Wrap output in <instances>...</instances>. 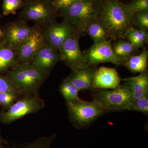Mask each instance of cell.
Returning a JSON list of instances; mask_svg holds the SVG:
<instances>
[{
	"label": "cell",
	"mask_w": 148,
	"mask_h": 148,
	"mask_svg": "<svg viewBox=\"0 0 148 148\" xmlns=\"http://www.w3.org/2000/svg\"><path fill=\"white\" fill-rule=\"evenodd\" d=\"M98 18L106 28L110 40L125 39L133 27L132 15L126 6L116 0H109L100 8Z\"/></svg>",
	"instance_id": "1"
},
{
	"label": "cell",
	"mask_w": 148,
	"mask_h": 148,
	"mask_svg": "<svg viewBox=\"0 0 148 148\" xmlns=\"http://www.w3.org/2000/svg\"><path fill=\"white\" fill-rule=\"evenodd\" d=\"M99 9L92 0H79L60 11L64 20L73 26L82 36L86 34L89 23L98 18Z\"/></svg>",
	"instance_id": "2"
},
{
	"label": "cell",
	"mask_w": 148,
	"mask_h": 148,
	"mask_svg": "<svg viewBox=\"0 0 148 148\" xmlns=\"http://www.w3.org/2000/svg\"><path fill=\"white\" fill-rule=\"evenodd\" d=\"M48 73L34 69L31 64L18 65L10 70L9 77L20 93L31 95L36 94Z\"/></svg>",
	"instance_id": "3"
},
{
	"label": "cell",
	"mask_w": 148,
	"mask_h": 148,
	"mask_svg": "<svg viewBox=\"0 0 148 148\" xmlns=\"http://www.w3.org/2000/svg\"><path fill=\"white\" fill-rule=\"evenodd\" d=\"M19 18L43 29L55 21L57 10L51 0H25Z\"/></svg>",
	"instance_id": "4"
},
{
	"label": "cell",
	"mask_w": 148,
	"mask_h": 148,
	"mask_svg": "<svg viewBox=\"0 0 148 148\" xmlns=\"http://www.w3.org/2000/svg\"><path fill=\"white\" fill-rule=\"evenodd\" d=\"M95 91L93 100L99 104L106 113L129 111L132 101V93L124 84L115 89Z\"/></svg>",
	"instance_id": "5"
},
{
	"label": "cell",
	"mask_w": 148,
	"mask_h": 148,
	"mask_svg": "<svg viewBox=\"0 0 148 148\" xmlns=\"http://www.w3.org/2000/svg\"><path fill=\"white\" fill-rule=\"evenodd\" d=\"M69 115L78 128H85L90 125L99 118L106 114L95 100L86 101L81 99L66 102Z\"/></svg>",
	"instance_id": "6"
},
{
	"label": "cell",
	"mask_w": 148,
	"mask_h": 148,
	"mask_svg": "<svg viewBox=\"0 0 148 148\" xmlns=\"http://www.w3.org/2000/svg\"><path fill=\"white\" fill-rule=\"evenodd\" d=\"M44 101L36 95H27L12 104L6 112L0 114L2 122L8 124L44 108Z\"/></svg>",
	"instance_id": "7"
},
{
	"label": "cell",
	"mask_w": 148,
	"mask_h": 148,
	"mask_svg": "<svg viewBox=\"0 0 148 148\" xmlns=\"http://www.w3.org/2000/svg\"><path fill=\"white\" fill-rule=\"evenodd\" d=\"M81 36L76 30L58 50L60 61L64 62L72 71L88 66L84 53L80 48L79 39Z\"/></svg>",
	"instance_id": "8"
},
{
	"label": "cell",
	"mask_w": 148,
	"mask_h": 148,
	"mask_svg": "<svg viewBox=\"0 0 148 148\" xmlns=\"http://www.w3.org/2000/svg\"><path fill=\"white\" fill-rule=\"evenodd\" d=\"M37 28V26H30L27 21L19 18L5 26L1 40L6 47L15 51Z\"/></svg>",
	"instance_id": "9"
},
{
	"label": "cell",
	"mask_w": 148,
	"mask_h": 148,
	"mask_svg": "<svg viewBox=\"0 0 148 148\" xmlns=\"http://www.w3.org/2000/svg\"><path fill=\"white\" fill-rule=\"evenodd\" d=\"M46 44L43 29L37 27L15 51L18 65L32 64L37 52Z\"/></svg>",
	"instance_id": "10"
},
{
	"label": "cell",
	"mask_w": 148,
	"mask_h": 148,
	"mask_svg": "<svg viewBox=\"0 0 148 148\" xmlns=\"http://www.w3.org/2000/svg\"><path fill=\"white\" fill-rule=\"evenodd\" d=\"M84 53L88 66H96L102 63H110L119 66L122 65L124 61L114 53L111 40L93 43Z\"/></svg>",
	"instance_id": "11"
},
{
	"label": "cell",
	"mask_w": 148,
	"mask_h": 148,
	"mask_svg": "<svg viewBox=\"0 0 148 148\" xmlns=\"http://www.w3.org/2000/svg\"><path fill=\"white\" fill-rule=\"evenodd\" d=\"M76 30L71 24L64 20L61 23L54 21L43 29V32L47 43L58 51Z\"/></svg>",
	"instance_id": "12"
},
{
	"label": "cell",
	"mask_w": 148,
	"mask_h": 148,
	"mask_svg": "<svg viewBox=\"0 0 148 148\" xmlns=\"http://www.w3.org/2000/svg\"><path fill=\"white\" fill-rule=\"evenodd\" d=\"M121 79L115 69L100 67L94 73L92 82L93 88L95 91L115 89L121 85Z\"/></svg>",
	"instance_id": "13"
},
{
	"label": "cell",
	"mask_w": 148,
	"mask_h": 148,
	"mask_svg": "<svg viewBox=\"0 0 148 148\" xmlns=\"http://www.w3.org/2000/svg\"><path fill=\"white\" fill-rule=\"evenodd\" d=\"M59 61L58 51L47 43L37 52L31 65L37 70L49 73Z\"/></svg>",
	"instance_id": "14"
},
{
	"label": "cell",
	"mask_w": 148,
	"mask_h": 148,
	"mask_svg": "<svg viewBox=\"0 0 148 148\" xmlns=\"http://www.w3.org/2000/svg\"><path fill=\"white\" fill-rule=\"evenodd\" d=\"M97 69L96 66H88L73 71L66 79L75 85L79 91L91 90L94 92L92 82Z\"/></svg>",
	"instance_id": "15"
},
{
	"label": "cell",
	"mask_w": 148,
	"mask_h": 148,
	"mask_svg": "<svg viewBox=\"0 0 148 148\" xmlns=\"http://www.w3.org/2000/svg\"><path fill=\"white\" fill-rule=\"evenodd\" d=\"M132 93V100L141 98L148 93V72L140 73L138 76L121 79Z\"/></svg>",
	"instance_id": "16"
},
{
	"label": "cell",
	"mask_w": 148,
	"mask_h": 148,
	"mask_svg": "<svg viewBox=\"0 0 148 148\" xmlns=\"http://www.w3.org/2000/svg\"><path fill=\"white\" fill-rule=\"evenodd\" d=\"M148 51L144 48L142 53L133 55L128 58L122 65L133 73H143L147 71Z\"/></svg>",
	"instance_id": "17"
},
{
	"label": "cell",
	"mask_w": 148,
	"mask_h": 148,
	"mask_svg": "<svg viewBox=\"0 0 148 148\" xmlns=\"http://www.w3.org/2000/svg\"><path fill=\"white\" fill-rule=\"evenodd\" d=\"M18 65L15 51L6 47L0 40V73Z\"/></svg>",
	"instance_id": "18"
},
{
	"label": "cell",
	"mask_w": 148,
	"mask_h": 148,
	"mask_svg": "<svg viewBox=\"0 0 148 148\" xmlns=\"http://www.w3.org/2000/svg\"><path fill=\"white\" fill-rule=\"evenodd\" d=\"M86 34L92 39L93 43L110 40L106 28L98 18L89 23L86 28Z\"/></svg>",
	"instance_id": "19"
},
{
	"label": "cell",
	"mask_w": 148,
	"mask_h": 148,
	"mask_svg": "<svg viewBox=\"0 0 148 148\" xmlns=\"http://www.w3.org/2000/svg\"><path fill=\"white\" fill-rule=\"evenodd\" d=\"M112 47L115 54L124 62L138 51V49L134 47L129 41L123 39L116 40Z\"/></svg>",
	"instance_id": "20"
},
{
	"label": "cell",
	"mask_w": 148,
	"mask_h": 148,
	"mask_svg": "<svg viewBox=\"0 0 148 148\" xmlns=\"http://www.w3.org/2000/svg\"><path fill=\"white\" fill-rule=\"evenodd\" d=\"M125 39H127L132 45L139 49L148 42V32L145 30L132 27L127 32Z\"/></svg>",
	"instance_id": "21"
},
{
	"label": "cell",
	"mask_w": 148,
	"mask_h": 148,
	"mask_svg": "<svg viewBox=\"0 0 148 148\" xmlns=\"http://www.w3.org/2000/svg\"><path fill=\"white\" fill-rule=\"evenodd\" d=\"M60 92L66 102H72L81 99L79 96V90L73 84L64 79L60 85Z\"/></svg>",
	"instance_id": "22"
},
{
	"label": "cell",
	"mask_w": 148,
	"mask_h": 148,
	"mask_svg": "<svg viewBox=\"0 0 148 148\" xmlns=\"http://www.w3.org/2000/svg\"><path fill=\"white\" fill-rule=\"evenodd\" d=\"M25 0H3L2 10L4 15L14 14L24 5Z\"/></svg>",
	"instance_id": "23"
},
{
	"label": "cell",
	"mask_w": 148,
	"mask_h": 148,
	"mask_svg": "<svg viewBox=\"0 0 148 148\" xmlns=\"http://www.w3.org/2000/svg\"><path fill=\"white\" fill-rule=\"evenodd\" d=\"M129 111H136L148 115V93L141 98L132 100Z\"/></svg>",
	"instance_id": "24"
},
{
	"label": "cell",
	"mask_w": 148,
	"mask_h": 148,
	"mask_svg": "<svg viewBox=\"0 0 148 148\" xmlns=\"http://www.w3.org/2000/svg\"><path fill=\"white\" fill-rule=\"evenodd\" d=\"M133 24L138 26L139 29L147 31L148 29V11L138 12L132 15Z\"/></svg>",
	"instance_id": "25"
},
{
	"label": "cell",
	"mask_w": 148,
	"mask_h": 148,
	"mask_svg": "<svg viewBox=\"0 0 148 148\" xmlns=\"http://www.w3.org/2000/svg\"><path fill=\"white\" fill-rule=\"evenodd\" d=\"M18 93L14 91H7L0 93V106L9 108L16 100Z\"/></svg>",
	"instance_id": "26"
},
{
	"label": "cell",
	"mask_w": 148,
	"mask_h": 148,
	"mask_svg": "<svg viewBox=\"0 0 148 148\" xmlns=\"http://www.w3.org/2000/svg\"><path fill=\"white\" fill-rule=\"evenodd\" d=\"M126 6L132 15L138 12L148 11V0H135Z\"/></svg>",
	"instance_id": "27"
},
{
	"label": "cell",
	"mask_w": 148,
	"mask_h": 148,
	"mask_svg": "<svg viewBox=\"0 0 148 148\" xmlns=\"http://www.w3.org/2000/svg\"><path fill=\"white\" fill-rule=\"evenodd\" d=\"M7 91H15L20 94L18 88L9 77L0 76V93Z\"/></svg>",
	"instance_id": "28"
},
{
	"label": "cell",
	"mask_w": 148,
	"mask_h": 148,
	"mask_svg": "<svg viewBox=\"0 0 148 148\" xmlns=\"http://www.w3.org/2000/svg\"><path fill=\"white\" fill-rule=\"evenodd\" d=\"M79 0H51L54 7L57 10L67 8Z\"/></svg>",
	"instance_id": "29"
},
{
	"label": "cell",
	"mask_w": 148,
	"mask_h": 148,
	"mask_svg": "<svg viewBox=\"0 0 148 148\" xmlns=\"http://www.w3.org/2000/svg\"><path fill=\"white\" fill-rule=\"evenodd\" d=\"M3 33L2 30L0 28V38H1L3 37Z\"/></svg>",
	"instance_id": "30"
},
{
	"label": "cell",
	"mask_w": 148,
	"mask_h": 148,
	"mask_svg": "<svg viewBox=\"0 0 148 148\" xmlns=\"http://www.w3.org/2000/svg\"><path fill=\"white\" fill-rule=\"evenodd\" d=\"M1 138H0V147H1Z\"/></svg>",
	"instance_id": "31"
}]
</instances>
